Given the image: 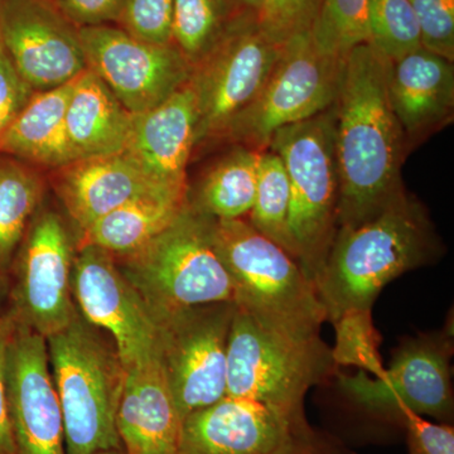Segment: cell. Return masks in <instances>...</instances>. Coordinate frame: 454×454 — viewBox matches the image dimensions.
I'll use <instances>...</instances> for the list:
<instances>
[{"label":"cell","instance_id":"obj_1","mask_svg":"<svg viewBox=\"0 0 454 454\" xmlns=\"http://www.w3.org/2000/svg\"><path fill=\"white\" fill-rule=\"evenodd\" d=\"M390 61L364 43L345 59L336 112L339 229H354L405 192L402 166L411 146L389 97Z\"/></svg>","mask_w":454,"mask_h":454},{"label":"cell","instance_id":"obj_2","mask_svg":"<svg viewBox=\"0 0 454 454\" xmlns=\"http://www.w3.org/2000/svg\"><path fill=\"white\" fill-rule=\"evenodd\" d=\"M442 253L428 211L406 192L363 225L337 230L313 282L325 318L333 324L349 309H372L387 284Z\"/></svg>","mask_w":454,"mask_h":454},{"label":"cell","instance_id":"obj_3","mask_svg":"<svg viewBox=\"0 0 454 454\" xmlns=\"http://www.w3.org/2000/svg\"><path fill=\"white\" fill-rule=\"evenodd\" d=\"M214 244L234 286V304L265 330L309 340L327 322L315 284L291 254L247 221L215 220Z\"/></svg>","mask_w":454,"mask_h":454},{"label":"cell","instance_id":"obj_4","mask_svg":"<svg viewBox=\"0 0 454 454\" xmlns=\"http://www.w3.org/2000/svg\"><path fill=\"white\" fill-rule=\"evenodd\" d=\"M46 340L64 417L66 453L122 450L116 411L127 369L112 339L77 310L70 324Z\"/></svg>","mask_w":454,"mask_h":454},{"label":"cell","instance_id":"obj_5","mask_svg":"<svg viewBox=\"0 0 454 454\" xmlns=\"http://www.w3.org/2000/svg\"><path fill=\"white\" fill-rule=\"evenodd\" d=\"M214 221L187 201L151 243L116 264L155 319L192 307L232 301L234 286L214 244Z\"/></svg>","mask_w":454,"mask_h":454},{"label":"cell","instance_id":"obj_6","mask_svg":"<svg viewBox=\"0 0 454 454\" xmlns=\"http://www.w3.org/2000/svg\"><path fill=\"white\" fill-rule=\"evenodd\" d=\"M334 104L325 112L282 128L269 151L279 155L291 184V232L294 258L315 282L339 230L340 182Z\"/></svg>","mask_w":454,"mask_h":454},{"label":"cell","instance_id":"obj_7","mask_svg":"<svg viewBox=\"0 0 454 454\" xmlns=\"http://www.w3.org/2000/svg\"><path fill=\"white\" fill-rule=\"evenodd\" d=\"M337 367L333 349L321 336H283L265 330L235 307L227 340V396L303 417L309 390L336 376Z\"/></svg>","mask_w":454,"mask_h":454},{"label":"cell","instance_id":"obj_8","mask_svg":"<svg viewBox=\"0 0 454 454\" xmlns=\"http://www.w3.org/2000/svg\"><path fill=\"white\" fill-rule=\"evenodd\" d=\"M345 59L319 51L310 31L293 35L284 42L258 97L236 116L223 139L267 151L278 130L313 118L336 103Z\"/></svg>","mask_w":454,"mask_h":454},{"label":"cell","instance_id":"obj_9","mask_svg":"<svg viewBox=\"0 0 454 454\" xmlns=\"http://www.w3.org/2000/svg\"><path fill=\"white\" fill-rule=\"evenodd\" d=\"M452 355L450 324L442 331L406 337L380 378L364 372L355 375L337 372V384L354 404L378 418L400 423L403 411H409L452 424Z\"/></svg>","mask_w":454,"mask_h":454},{"label":"cell","instance_id":"obj_10","mask_svg":"<svg viewBox=\"0 0 454 454\" xmlns=\"http://www.w3.org/2000/svg\"><path fill=\"white\" fill-rule=\"evenodd\" d=\"M76 249L65 217L42 203L8 270V312L14 324L49 339L73 321Z\"/></svg>","mask_w":454,"mask_h":454},{"label":"cell","instance_id":"obj_11","mask_svg":"<svg viewBox=\"0 0 454 454\" xmlns=\"http://www.w3.org/2000/svg\"><path fill=\"white\" fill-rule=\"evenodd\" d=\"M232 301L192 307L155 319L158 357L182 420L226 396Z\"/></svg>","mask_w":454,"mask_h":454},{"label":"cell","instance_id":"obj_12","mask_svg":"<svg viewBox=\"0 0 454 454\" xmlns=\"http://www.w3.org/2000/svg\"><path fill=\"white\" fill-rule=\"evenodd\" d=\"M283 44L271 40L252 18L192 68L190 83L199 115L196 146L223 138L236 116L262 91Z\"/></svg>","mask_w":454,"mask_h":454},{"label":"cell","instance_id":"obj_13","mask_svg":"<svg viewBox=\"0 0 454 454\" xmlns=\"http://www.w3.org/2000/svg\"><path fill=\"white\" fill-rule=\"evenodd\" d=\"M71 282L80 315L112 339L125 369L158 356V325L112 254L77 245Z\"/></svg>","mask_w":454,"mask_h":454},{"label":"cell","instance_id":"obj_14","mask_svg":"<svg viewBox=\"0 0 454 454\" xmlns=\"http://www.w3.org/2000/svg\"><path fill=\"white\" fill-rule=\"evenodd\" d=\"M80 38L89 70L134 115L163 103L192 74L175 44L146 43L110 25L82 27Z\"/></svg>","mask_w":454,"mask_h":454},{"label":"cell","instance_id":"obj_15","mask_svg":"<svg viewBox=\"0 0 454 454\" xmlns=\"http://www.w3.org/2000/svg\"><path fill=\"white\" fill-rule=\"evenodd\" d=\"M0 44L33 91L59 88L88 70L80 28L53 0H0Z\"/></svg>","mask_w":454,"mask_h":454},{"label":"cell","instance_id":"obj_16","mask_svg":"<svg viewBox=\"0 0 454 454\" xmlns=\"http://www.w3.org/2000/svg\"><path fill=\"white\" fill-rule=\"evenodd\" d=\"M5 378L9 420L18 453L67 454L47 340L29 328L14 325Z\"/></svg>","mask_w":454,"mask_h":454},{"label":"cell","instance_id":"obj_17","mask_svg":"<svg viewBox=\"0 0 454 454\" xmlns=\"http://www.w3.org/2000/svg\"><path fill=\"white\" fill-rule=\"evenodd\" d=\"M292 417L254 400L225 396L182 422L179 454H269L286 441Z\"/></svg>","mask_w":454,"mask_h":454},{"label":"cell","instance_id":"obj_18","mask_svg":"<svg viewBox=\"0 0 454 454\" xmlns=\"http://www.w3.org/2000/svg\"><path fill=\"white\" fill-rule=\"evenodd\" d=\"M56 170L53 186L79 234L95 221L142 197L188 191L160 184L125 152L76 160Z\"/></svg>","mask_w":454,"mask_h":454},{"label":"cell","instance_id":"obj_19","mask_svg":"<svg viewBox=\"0 0 454 454\" xmlns=\"http://www.w3.org/2000/svg\"><path fill=\"white\" fill-rule=\"evenodd\" d=\"M197 101L190 80L163 103L136 114L125 153L166 186L187 190V164L196 148Z\"/></svg>","mask_w":454,"mask_h":454},{"label":"cell","instance_id":"obj_20","mask_svg":"<svg viewBox=\"0 0 454 454\" xmlns=\"http://www.w3.org/2000/svg\"><path fill=\"white\" fill-rule=\"evenodd\" d=\"M387 85L391 106L411 148L452 121L453 62L420 47L390 61Z\"/></svg>","mask_w":454,"mask_h":454},{"label":"cell","instance_id":"obj_21","mask_svg":"<svg viewBox=\"0 0 454 454\" xmlns=\"http://www.w3.org/2000/svg\"><path fill=\"white\" fill-rule=\"evenodd\" d=\"M182 422L160 357L127 369L116 411L125 454H179Z\"/></svg>","mask_w":454,"mask_h":454},{"label":"cell","instance_id":"obj_22","mask_svg":"<svg viewBox=\"0 0 454 454\" xmlns=\"http://www.w3.org/2000/svg\"><path fill=\"white\" fill-rule=\"evenodd\" d=\"M134 114L121 106L103 80L88 70L74 80L66 112V137L74 162L122 153Z\"/></svg>","mask_w":454,"mask_h":454},{"label":"cell","instance_id":"obj_23","mask_svg":"<svg viewBox=\"0 0 454 454\" xmlns=\"http://www.w3.org/2000/svg\"><path fill=\"white\" fill-rule=\"evenodd\" d=\"M74 82L35 91L0 139V154L11 155L35 168H62L73 163L66 112Z\"/></svg>","mask_w":454,"mask_h":454},{"label":"cell","instance_id":"obj_24","mask_svg":"<svg viewBox=\"0 0 454 454\" xmlns=\"http://www.w3.org/2000/svg\"><path fill=\"white\" fill-rule=\"evenodd\" d=\"M188 192L154 193L128 203L80 232L77 245H95L114 256L137 252L177 219Z\"/></svg>","mask_w":454,"mask_h":454},{"label":"cell","instance_id":"obj_25","mask_svg":"<svg viewBox=\"0 0 454 454\" xmlns=\"http://www.w3.org/2000/svg\"><path fill=\"white\" fill-rule=\"evenodd\" d=\"M260 152L238 145L203 176L188 201L215 220L247 219L255 202Z\"/></svg>","mask_w":454,"mask_h":454},{"label":"cell","instance_id":"obj_26","mask_svg":"<svg viewBox=\"0 0 454 454\" xmlns=\"http://www.w3.org/2000/svg\"><path fill=\"white\" fill-rule=\"evenodd\" d=\"M252 18L240 0H175L172 43L193 68Z\"/></svg>","mask_w":454,"mask_h":454},{"label":"cell","instance_id":"obj_27","mask_svg":"<svg viewBox=\"0 0 454 454\" xmlns=\"http://www.w3.org/2000/svg\"><path fill=\"white\" fill-rule=\"evenodd\" d=\"M43 196L44 179L38 168L0 154V269L7 273Z\"/></svg>","mask_w":454,"mask_h":454},{"label":"cell","instance_id":"obj_28","mask_svg":"<svg viewBox=\"0 0 454 454\" xmlns=\"http://www.w3.org/2000/svg\"><path fill=\"white\" fill-rule=\"evenodd\" d=\"M289 211L291 184L282 160L269 149L260 152L255 202L247 221L294 258L289 232Z\"/></svg>","mask_w":454,"mask_h":454},{"label":"cell","instance_id":"obj_29","mask_svg":"<svg viewBox=\"0 0 454 454\" xmlns=\"http://www.w3.org/2000/svg\"><path fill=\"white\" fill-rule=\"evenodd\" d=\"M369 44L389 61L420 49V32L409 0H369Z\"/></svg>","mask_w":454,"mask_h":454},{"label":"cell","instance_id":"obj_30","mask_svg":"<svg viewBox=\"0 0 454 454\" xmlns=\"http://www.w3.org/2000/svg\"><path fill=\"white\" fill-rule=\"evenodd\" d=\"M367 3L369 0H322L310 28L319 51L346 57L358 44L369 43Z\"/></svg>","mask_w":454,"mask_h":454},{"label":"cell","instance_id":"obj_31","mask_svg":"<svg viewBox=\"0 0 454 454\" xmlns=\"http://www.w3.org/2000/svg\"><path fill=\"white\" fill-rule=\"evenodd\" d=\"M336 342L333 357L337 366H355L358 372L380 378L387 367L380 354V334L373 325L372 309H349L333 322Z\"/></svg>","mask_w":454,"mask_h":454},{"label":"cell","instance_id":"obj_32","mask_svg":"<svg viewBox=\"0 0 454 454\" xmlns=\"http://www.w3.org/2000/svg\"><path fill=\"white\" fill-rule=\"evenodd\" d=\"M175 0H125L118 22L121 29L146 43H172Z\"/></svg>","mask_w":454,"mask_h":454},{"label":"cell","instance_id":"obj_33","mask_svg":"<svg viewBox=\"0 0 454 454\" xmlns=\"http://www.w3.org/2000/svg\"><path fill=\"white\" fill-rule=\"evenodd\" d=\"M424 50L454 61V0H409Z\"/></svg>","mask_w":454,"mask_h":454},{"label":"cell","instance_id":"obj_34","mask_svg":"<svg viewBox=\"0 0 454 454\" xmlns=\"http://www.w3.org/2000/svg\"><path fill=\"white\" fill-rule=\"evenodd\" d=\"M322 0H271L262 26L271 40L283 44L298 33L310 31Z\"/></svg>","mask_w":454,"mask_h":454},{"label":"cell","instance_id":"obj_35","mask_svg":"<svg viewBox=\"0 0 454 454\" xmlns=\"http://www.w3.org/2000/svg\"><path fill=\"white\" fill-rule=\"evenodd\" d=\"M400 424L406 430L409 454H454L452 424L432 423L409 411H403Z\"/></svg>","mask_w":454,"mask_h":454},{"label":"cell","instance_id":"obj_36","mask_svg":"<svg viewBox=\"0 0 454 454\" xmlns=\"http://www.w3.org/2000/svg\"><path fill=\"white\" fill-rule=\"evenodd\" d=\"M0 44V139L33 95Z\"/></svg>","mask_w":454,"mask_h":454},{"label":"cell","instance_id":"obj_37","mask_svg":"<svg viewBox=\"0 0 454 454\" xmlns=\"http://www.w3.org/2000/svg\"><path fill=\"white\" fill-rule=\"evenodd\" d=\"M269 454H356L330 433L310 427L304 419L295 424L286 441Z\"/></svg>","mask_w":454,"mask_h":454},{"label":"cell","instance_id":"obj_38","mask_svg":"<svg viewBox=\"0 0 454 454\" xmlns=\"http://www.w3.org/2000/svg\"><path fill=\"white\" fill-rule=\"evenodd\" d=\"M74 26L94 27L118 22L125 0H53Z\"/></svg>","mask_w":454,"mask_h":454},{"label":"cell","instance_id":"obj_39","mask_svg":"<svg viewBox=\"0 0 454 454\" xmlns=\"http://www.w3.org/2000/svg\"><path fill=\"white\" fill-rule=\"evenodd\" d=\"M14 325H16L9 312L0 316V454H20L14 442L13 432H12L11 420H9L7 378H5L9 340L13 334Z\"/></svg>","mask_w":454,"mask_h":454},{"label":"cell","instance_id":"obj_40","mask_svg":"<svg viewBox=\"0 0 454 454\" xmlns=\"http://www.w3.org/2000/svg\"><path fill=\"white\" fill-rule=\"evenodd\" d=\"M241 3L252 12L253 14H255V17L258 18L259 25L264 26V23L267 22V18L269 16V11H270L271 0H240Z\"/></svg>","mask_w":454,"mask_h":454},{"label":"cell","instance_id":"obj_41","mask_svg":"<svg viewBox=\"0 0 454 454\" xmlns=\"http://www.w3.org/2000/svg\"><path fill=\"white\" fill-rule=\"evenodd\" d=\"M9 306V276L7 271L0 269V316L8 312Z\"/></svg>","mask_w":454,"mask_h":454},{"label":"cell","instance_id":"obj_42","mask_svg":"<svg viewBox=\"0 0 454 454\" xmlns=\"http://www.w3.org/2000/svg\"><path fill=\"white\" fill-rule=\"evenodd\" d=\"M95 454H125L122 450H103V452H98Z\"/></svg>","mask_w":454,"mask_h":454}]
</instances>
